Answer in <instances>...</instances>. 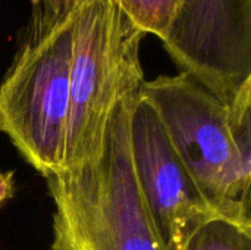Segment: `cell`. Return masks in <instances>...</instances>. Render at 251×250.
<instances>
[{
    "instance_id": "277c9868",
    "label": "cell",
    "mask_w": 251,
    "mask_h": 250,
    "mask_svg": "<svg viewBox=\"0 0 251 250\" xmlns=\"http://www.w3.org/2000/svg\"><path fill=\"white\" fill-rule=\"evenodd\" d=\"M74 13H29L0 83V133L40 175L62 171L71 99Z\"/></svg>"
},
{
    "instance_id": "ba28073f",
    "label": "cell",
    "mask_w": 251,
    "mask_h": 250,
    "mask_svg": "<svg viewBox=\"0 0 251 250\" xmlns=\"http://www.w3.org/2000/svg\"><path fill=\"white\" fill-rule=\"evenodd\" d=\"M184 250H251V228L216 217L194 231Z\"/></svg>"
},
{
    "instance_id": "5b68a950",
    "label": "cell",
    "mask_w": 251,
    "mask_h": 250,
    "mask_svg": "<svg viewBox=\"0 0 251 250\" xmlns=\"http://www.w3.org/2000/svg\"><path fill=\"white\" fill-rule=\"evenodd\" d=\"M162 44L179 72L231 105L251 87V0H184Z\"/></svg>"
},
{
    "instance_id": "3957f363",
    "label": "cell",
    "mask_w": 251,
    "mask_h": 250,
    "mask_svg": "<svg viewBox=\"0 0 251 250\" xmlns=\"http://www.w3.org/2000/svg\"><path fill=\"white\" fill-rule=\"evenodd\" d=\"M146 35L115 0H82L76 6L62 171L101 158L116 103L146 81L140 60Z\"/></svg>"
},
{
    "instance_id": "7a4b0ae2",
    "label": "cell",
    "mask_w": 251,
    "mask_h": 250,
    "mask_svg": "<svg viewBox=\"0 0 251 250\" xmlns=\"http://www.w3.org/2000/svg\"><path fill=\"white\" fill-rule=\"evenodd\" d=\"M138 93L116 103L97 162L46 178L54 205L51 250H163L131 156V112Z\"/></svg>"
},
{
    "instance_id": "6da1fadb",
    "label": "cell",
    "mask_w": 251,
    "mask_h": 250,
    "mask_svg": "<svg viewBox=\"0 0 251 250\" xmlns=\"http://www.w3.org/2000/svg\"><path fill=\"white\" fill-rule=\"evenodd\" d=\"M215 212L251 228V88L224 103L184 72L140 88Z\"/></svg>"
},
{
    "instance_id": "9c48e42d",
    "label": "cell",
    "mask_w": 251,
    "mask_h": 250,
    "mask_svg": "<svg viewBox=\"0 0 251 250\" xmlns=\"http://www.w3.org/2000/svg\"><path fill=\"white\" fill-rule=\"evenodd\" d=\"M82 0H29L31 12L47 19H63L72 15Z\"/></svg>"
},
{
    "instance_id": "52a82bcc",
    "label": "cell",
    "mask_w": 251,
    "mask_h": 250,
    "mask_svg": "<svg viewBox=\"0 0 251 250\" xmlns=\"http://www.w3.org/2000/svg\"><path fill=\"white\" fill-rule=\"evenodd\" d=\"M124 12L149 35L162 43L169 35L184 0H115Z\"/></svg>"
},
{
    "instance_id": "8992f818",
    "label": "cell",
    "mask_w": 251,
    "mask_h": 250,
    "mask_svg": "<svg viewBox=\"0 0 251 250\" xmlns=\"http://www.w3.org/2000/svg\"><path fill=\"white\" fill-rule=\"evenodd\" d=\"M135 178L163 250H184L204 222L219 217L171 143L154 108L140 96L131 112Z\"/></svg>"
},
{
    "instance_id": "30bf717a",
    "label": "cell",
    "mask_w": 251,
    "mask_h": 250,
    "mask_svg": "<svg viewBox=\"0 0 251 250\" xmlns=\"http://www.w3.org/2000/svg\"><path fill=\"white\" fill-rule=\"evenodd\" d=\"M15 194V171L0 169V209Z\"/></svg>"
}]
</instances>
